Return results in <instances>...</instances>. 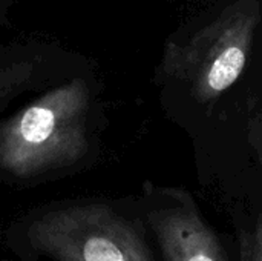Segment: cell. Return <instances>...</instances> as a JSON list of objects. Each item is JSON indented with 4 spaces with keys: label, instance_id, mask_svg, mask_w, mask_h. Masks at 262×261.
Masks as SVG:
<instances>
[{
    "label": "cell",
    "instance_id": "cell-4",
    "mask_svg": "<svg viewBox=\"0 0 262 261\" xmlns=\"http://www.w3.org/2000/svg\"><path fill=\"white\" fill-rule=\"evenodd\" d=\"M137 206L164 261H229L187 192L146 185Z\"/></svg>",
    "mask_w": 262,
    "mask_h": 261
},
{
    "label": "cell",
    "instance_id": "cell-7",
    "mask_svg": "<svg viewBox=\"0 0 262 261\" xmlns=\"http://www.w3.org/2000/svg\"><path fill=\"white\" fill-rule=\"evenodd\" d=\"M0 261H17L15 258L14 260H11V258H0Z\"/></svg>",
    "mask_w": 262,
    "mask_h": 261
},
{
    "label": "cell",
    "instance_id": "cell-1",
    "mask_svg": "<svg viewBox=\"0 0 262 261\" xmlns=\"http://www.w3.org/2000/svg\"><path fill=\"white\" fill-rule=\"evenodd\" d=\"M0 246L17 261H157L138 206L72 200L0 225Z\"/></svg>",
    "mask_w": 262,
    "mask_h": 261
},
{
    "label": "cell",
    "instance_id": "cell-3",
    "mask_svg": "<svg viewBox=\"0 0 262 261\" xmlns=\"http://www.w3.org/2000/svg\"><path fill=\"white\" fill-rule=\"evenodd\" d=\"M259 22L256 0H236L186 40H170L163 52L161 74L187 85L201 103L220 98L243 75Z\"/></svg>",
    "mask_w": 262,
    "mask_h": 261
},
{
    "label": "cell",
    "instance_id": "cell-5",
    "mask_svg": "<svg viewBox=\"0 0 262 261\" xmlns=\"http://www.w3.org/2000/svg\"><path fill=\"white\" fill-rule=\"evenodd\" d=\"M32 74L34 65L29 62L9 63L0 68V111L28 88Z\"/></svg>",
    "mask_w": 262,
    "mask_h": 261
},
{
    "label": "cell",
    "instance_id": "cell-2",
    "mask_svg": "<svg viewBox=\"0 0 262 261\" xmlns=\"http://www.w3.org/2000/svg\"><path fill=\"white\" fill-rule=\"evenodd\" d=\"M89 106L86 82L74 78L0 122V172L31 182L78 165L89 151Z\"/></svg>",
    "mask_w": 262,
    "mask_h": 261
},
{
    "label": "cell",
    "instance_id": "cell-6",
    "mask_svg": "<svg viewBox=\"0 0 262 261\" xmlns=\"http://www.w3.org/2000/svg\"><path fill=\"white\" fill-rule=\"evenodd\" d=\"M241 261H262V215L241 235Z\"/></svg>",
    "mask_w": 262,
    "mask_h": 261
}]
</instances>
